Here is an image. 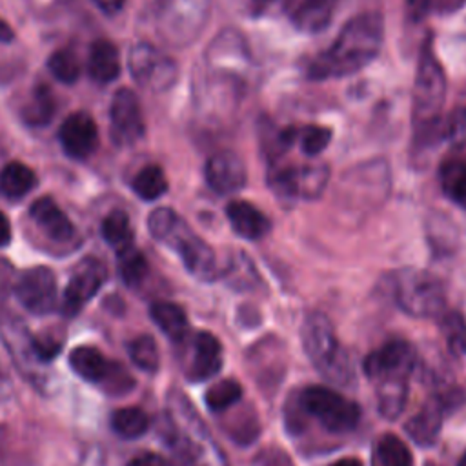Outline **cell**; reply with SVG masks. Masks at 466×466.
<instances>
[{
    "mask_svg": "<svg viewBox=\"0 0 466 466\" xmlns=\"http://www.w3.org/2000/svg\"><path fill=\"white\" fill-rule=\"evenodd\" d=\"M382 38L384 22L379 13L368 11L350 18L333 44L309 62V78H340L360 71L379 55Z\"/></svg>",
    "mask_w": 466,
    "mask_h": 466,
    "instance_id": "1",
    "label": "cell"
},
{
    "mask_svg": "<svg viewBox=\"0 0 466 466\" xmlns=\"http://www.w3.org/2000/svg\"><path fill=\"white\" fill-rule=\"evenodd\" d=\"M302 348L311 364L331 382L346 386L353 379V366L340 348L329 319L319 311L309 313L300 328Z\"/></svg>",
    "mask_w": 466,
    "mask_h": 466,
    "instance_id": "2",
    "label": "cell"
},
{
    "mask_svg": "<svg viewBox=\"0 0 466 466\" xmlns=\"http://www.w3.org/2000/svg\"><path fill=\"white\" fill-rule=\"evenodd\" d=\"M446 80L439 60L426 44L419 55V66L413 86V120L419 138H435L439 127V113L444 104Z\"/></svg>",
    "mask_w": 466,
    "mask_h": 466,
    "instance_id": "3",
    "label": "cell"
},
{
    "mask_svg": "<svg viewBox=\"0 0 466 466\" xmlns=\"http://www.w3.org/2000/svg\"><path fill=\"white\" fill-rule=\"evenodd\" d=\"M397 306L410 317L430 319L444 313L446 297L442 282L424 269H400L393 279Z\"/></svg>",
    "mask_w": 466,
    "mask_h": 466,
    "instance_id": "4",
    "label": "cell"
},
{
    "mask_svg": "<svg viewBox=\"0 0 466 466\" xmlns=\"http://www.w3.org/2000/svg\"><path fill=\"white\" fill-rule=\"evenodd\" d=\"M302 411L315 417L326 430L333 433L350 431L359 424V404L346 399L328 386H308L299 397Z\"/></svg>",
    "mask_w": 466,
    "mask_h": 466,
    "instance_id": "5",
    "label": "cell"
},
{
    "mask_svg": "<svg viewBox=\"0 0 466 466\" xmlns=\"http://www.w3.org/2000/svg\"><path fill=\"white\" fill-rule=\"evenodd\" d=\"M329 171L324 164L284 167L269 175L268 184L271 189L284 198H317L326 184Z\"/></svg>",
    "mask_w": 466,
    "mask_h": 466,
    "instance_id": "6",
    "label": "cell"
},
{
    "mask_svg": "<svg viewBox=\"0 0 466 466\" xmlns=\"http://www.w3.org/2000/svg\"><path fill=\"white\" fill-rule=\"evenodd\" d=\"M164 242H169L180 255L186 269L200 279V280H213L218 275L217 260L213 249L193 231L186 228V224L178 218L171 233L164 238Z\"/></svg>",
    "mask_w": 466,
    "mask_h": 466,
    "instance_id": "7",
    "label": "cell"
},
{
    "mask_svg": "<svg viewBox=\"0 0 466 466\" xmlns=\"http://www.w3.org/2000/svg\"><path fill=\"white\" fill-rule=\"evenodd\" d=\"M15 295L27 311L35 315L51 313L56 308L55 273L46 266L25 269L15 284Z\"/></svg>",
    "mask_w": 466,
    "mask_h": 466,
    "instance_id": "8",
    "label": "cell"
},
{
    "mask_svg": "<svg viewBox=\"0 0 466 466\" xmlns=\"http://www.w3.org/2000/svg\"><path fill=\"white\" fill-rule=\"evenodd\" d=\"M364 373L377 380L380 377H410L417 368V351L406 340H390L371 351L362 362Z\"/></svg>",
    "mask_w": 466,
    "mask_h": 466,
    "instance_id": "9",
    "label": "cell"
},
{
    "mask_svg": "<svg viewBox=\"0 0 466 466\" xmlns=\"http://www.w3.org/2000/svg\"><path fill=\"white\" fill-rule=\"evenodd\" d=\"M129 69L140 84L153 89L169 87L177 76L175 62L149 44H138L131 49Z\"/></svg>",
    "mask_w": 466,
    "mask_h": 466,
    "instance_id": "10",
    "label": "cell"
},
{
    "mask_svg": "<svg viewBox=\"0 0 466 466\" xmlns=\"http://www.w3.org/2000/svg\"><path fill=\"white\" fill-rule=\"evenodd\" d=\"M106 280V268L100 260L89 257L84 258L73 271L62 300V309L66 315H76L87 300L95 297Z\"/></svg>",
    "mask_w": 466,
    "mask_h": 466,
    "instance_id": "11",
    "label": "cell"
},
{
    "mask_svg": "<svg viewBox=\"0 0 466 466\" xmlns=\"http://www.w3.org/2000/svg\"><path fill=\"white\" fill-rule=\"evenodd\" d=\"M111 135L118 144H131L144 135V118L137 95L122 87L111 102Z\"/></svg>",
    "mask_w": 466,
    "mask_h": 466,
    "instance_id": "12",
    "label": "cell"
},
{
    "mask_svg": "<svg viewBox=\"0 0 466 466\" xmlns=\"http://www.w3.org/2000/svg\"><path fill=\"white\" fill-rule=\"evenodd\" d=\"M58 138L71 158H87L98 144L96 124L87 113H73L62 122Z\"/></svg>",
    "mask_w": 466,
    "mask_h": 466,
    "instance_id": "13",
    "label": "cell"
},
{
    "mask_svg": "<svg viewBox=\"0 0 466 466\" xmlns=\"http://www.w3.org/2000/svg\"><path fill=\"white\" fill-rule=\"evenodd\" d=\"M208 186L222 195L237 193L246 186V166L235 153H217L206 162Z\"/></svg>",
    "mask_w": 466,
    "mask_h": 466,
    "instance_id": "14",
    "label": "cell"
},
{
    "mask_svg": "<svg viewBox=\"0 0 466 466\" xmlns=\"http://www.w3.org/2000/svg\"><path fill=\"white\" fill-rule=\"evenodd\" d=\"M222 344L209 331H198L193 339V357L187 370L191 380H206L215 377L222 368Z\"/></svg>",
    "mask_w": 466,
    "mask_h": 466,
    "instance_id": "15",
    "label": "cell"
},
{
    "mask_svg": "<svg viewBox=\"0 0 466 466\" xmlns=\"http://www.w3.org/2000/svg\"><path fill=\"white\" fill-rule=\"evenodd\" d=\"M444 399L442 397H433L430 399L410 420L406 422L404 430L408 437L417 442L419 446H430L437 441V435L442 428V419H444Z\"/></svg>",
    "mask_w": 466,
    "mask_h": 466,
    "instance_id": "16",
    "label": "cell"
},
{
    "mask_svg": "<svg viewBox=\"0 0 466 466\" xmlns=\"http://www.w3.org/2000/svg\"><path fill=\"white\" fill-rule=\"evenodd\" d=\"M286 5L297 29L304 33H319L329 24L337 0H288Z\"/></svg>",
    "mask_w": 466,
    "mask_h": 466,
    "instance_id": "17",
    "label": "cell"
},
{
    "mask_svg": "<svg viewBox=\"0 0 466 466\" xmlns=\"http://www.w3.org/2000/svg\"><path fill=\"white\" fill-rule=\"evenodd\" d=\"M226 215L233 231L246 240H260L271 229L268 217L258 208L244 200H231L226 206Z\"/></svg>",
    "mask_w": 466,
    "mask_h": 466,
    "instance_id": "18",
    "label": "cell"
},
{
    "mask_svg": "<svg viewBox=\"0 0 466 466\" xmlns=\"http://www.w3.org/2000/svg\"><path fill=\"white\" fill-rule=\"evenodd\" d=\"M33 220L38 224V228L51 237L53 240L64 242L73 237V224L67 218V215L56 206V202L49 197L38 198L33 202L29 209Z\"/></svg>",
    "mask_w": 466,
    "mask_h": 466,
    "instance_id": "19",
    "label": "cell"
},
{
    "mask_svg": "<svg viewBox=\"0 0 466 466\" xmlns=\"http://www.w3.org/2000/svg\"><path fill=\"white\" fill-rule=\"evenodd\" d=\"M89 76L98 84H109L120 75V58L116 47L109 40H95L87 58Z\"/></svg>",
    "mask_w": 466,
    "mask_h": 466,
    "instance_id": "20",
    "label": "cell"
},
{
    "mask_svg": "<svg viewBox=\"0 0 466 466\" xmlns=\"http://www.w3.org/2000/svg\"><path fill=\"white\" fill-rule=\"evenodd\" d=\"M377 384V408L384 419H397L408 400L406 377H380Z\"/></svg>",
    "mask_w": 466,
    "mask_h": 466,
    "instance_id": "21",
    "label": "cell"
},
{
    "mask_svg": "<svg viewBox=\"0 0 466 466\" xmlns=\"http://www.w3.org/2000/svg\"><path fill=\"white\" fill-rule=\"evenodd\" d=\"M71 370L89 382H102L109 370L111 362L93 346H78L69 355Z\"/></svg>",
    "mask_w": 466,
    "mask_h": 466,
    "instance_id": "22",
    "label": "cell"
},
{
    "mask_svg": "<svg viewBox=\"0 0 466 466\" xmlns=\"http://www.w3.org/2000/svg\"><path fill=\"white\" fill-rule=\"evenodd\" d=\"M149 315L153 322L162 329V333L175 342H180L189 331L186 311L173 302H166V300L153 302L149 308Z\"/></svg>",
    "mask_w": 466,
    "mask_h": 466,
    "instance_id": "23",
    "label": "cell"
},
{
    "mask_svg": "<svg viewBox=\"0 0 466 466\" xmlns=\"http://www.w3.org/2000/svg\"><path fill=\"white\" fill-rule=\"evenodd\" d=\"M35 173L22 162H9L0 171V193L7 198H22L35 187Z\"/></svg>",
    "mask_w": 466,
    "mask_h": 466,
    "instance_id": "24",
    "label": "cell"
},
{
    "mask_svg": "<svg viewBox=\"0 0 466 466\" xmlns=\"http://www.w3.org/2000/svg\"><path fill=\"white\" fill-rule=\"evenodd\" d=\"M439 180L444 195L466 208V162L461 158L444 160L439 169Z\"/></svg>",
    "mask_w": 466,
    "mask_h": 466,
    "instance_id": "25",
    "label": "cell"
},
{
    "mask_svg": "<svg viewBox=\"0 0 466 466\" xmlns=\"http://www.w3.org/2000/svg\"><path fill=\"white\" fill-rule=\"evenodd\" d=\"M371 466H413V455L404 441L388 433L377 442Z\"/></svg>",
    "mask_w": 466,
    "mask_h": 466,
    "instance_id": "26",
    "label": "cell"
},
{
    "mask_svg": "<svg viewBox=\"0 0 466 466\" xmlns=\"http://www.w3.org/2000/svg\"><path fill=\"white\" fill-rule=\"evenodd\" d=\"M102 235L116 253H124L133 248V229L127 215L120 209H113L106 215L102 222Z\"/></svg>",
    "mask_w": 466,
    "mask_h": 466,
    "instance_id": "27",
    "label": "cell"
},
{
    "mask_svg": "<svg viewBox=\"0 0 466 466\" xmlns=\"http://www.w3.org/2000/svg\"><path fill=\"white\" fill-rule=\"evenodd\" d=\"M111 428L122 439H138L149 428V417L137 406L120 408L111 415Z\"/></svg>",
    "mask_w": 466,
    "mask_h": 466,
    "instance_id": "28",
    "label": "cell"
},
{
    "mask_svg": "<svg viewBox=\"0 0 466 466\" xmlns=\"http://www.w3.org/2000/svg\"><path fill=\"white\" fill-rule=\"evenodd\" d=\"M441 331L450 351L462 359L466 357V319L459 311H444L441 315Z\"/></svg>",
    "mask_w": 466,
    "mask_h": 466,
    "instance_id": "29",
    "label": "cell"
},
{
    "mask_svg": "<svg viewBox=\"0 0 466 466\" xmlns=\"http://www.w3.org/2000/svg\"><path fill=\"white\" fill-rule=\"evenodd\" d=\"M55 113V96L47 86H38L24 107V120L31 126H44Z\"/></svg>",
    "mask_w": 466,
    "mask_h": 466,
    "instance_id": "30",
    "label": "cell"
},
{
    "mask_svg": "<svg viewBox=\"0 0 466 466\" xmlns=\"http://www.w3.org/2000/svg\"><path fill=\"white\" fill-rule=\"evenodd\" d=\"M167 189V180L158 166L142 167L133 178V191L144 200H155Z\"/></svg>",
    "mask_w": 466,
    "mask_h": 466,
    "instance_id": "31",
    "label": "cell"
},
{
    "mask_svg": "<svg viewBox=\"0 0 466 466\" xmlns=\"http://www.w3.org/2000/svg\"><path fill=\"white\" fill-rule=\"evenodd\" d=\"M242 397V386L233 379H224L209 386V390L204 395L206 406L211 411H222L229 406H233Z\"/></svg>",
    "mask_w": 466,
    "mask_h": 466,
    "instance_id": "32",
    "label": "cell"
},
{
    "mask_svg": "<svg viewBox=\"0 0 466 466\" xmlns=\"http://www.w3.org/2000/svg\"><path fill=\"white\" fill-rule=\"evenodd\" d=\"M129 357L135 366L144 371H157L160 364V355L157 342L151 335H140L129 342Z\"/></svg>",
    "mask_w": 466,
    "mask_h": 466,
    "instance_id": "33",
    "label": "cell"
},
{
    "mask_svg": "<svg viewBox=\"0 0 466 466\" xmlns=\"http://www.w3.org/2000/svg\"><path fill=\"white\" fill-rule=\"evenodd\" d=\"M47 67L51 71V75L64 82V84H73L78 75H80V64H78V58L75 56L73 51L69 49H60V51H55L51 56H49V62H47Z\"/></svg>",
    "mask_w": 466,
    "mask_h": 466,
    "instance_id": "34",
    "label": "cell"
},
{
    "mask_svg": "<svg viewBox=\"0 0 466 466\" xmlns=\"http://www.w3.org/2000/svg\"><path fill=\"white\" fill-rule=\"evenodd\" d=\"M118 257H120V275L124 282L129 286H137L147 273V260L135 248H129L127 251L118 253Z\"/></svg>",
    "mask_w": 466,
    "mask_h": 466,
    "instance_id": "35",
    "label": "cell"
},
{
    "mask_svg": "<svg viewBox=\"0 0 466 466\" xmlns=\"http://www.w3.org/2000/svg\"><path fill=\"white\" fill-rule=\"evenodd\" d=\"M329 140H331V131L322 126H306L299 137L300 149L309 157L324 151L328 147Z\"/></svg>",
    "mask_w": 466,
    "mask_h": 466,
    "instance_id": "36",
    "label": "cell"
},
{
    "mask_svg": "<svg viewBox=\"0 0 466 466\" xmlns=\"http://www.w3.org/2000/svg\"><path fill=\"white\" fill-rule=\"evenodd\" d=\"M177 222H178V217L171 208H157L147 218L149 231L158 240H164L171 233Z\"/></svg>",
    "mask_w": 466,
    "mask_h": 466,
    "instance_id": "37",
    "label": "cell"
},
{
    "mask_svg": "<svg viewBox=\"0 0 466 466\" xmlns=\"http://www.w3.org/2000/svg\"><path fill=\"white\" fill-rule=\"evenodd\" d=\"M229 275H231V280H233V286L238 288V289H244V288H249L253 286V280L257 277L251 262L244 257V253H238L235 258H233V264L229 268Z\"/></svg>",
    "mask_w": 466,
    "mask_h": 466,
    "instance_id": "38",
    "label": "cell"
},
{
    "mask_svg": "<svg viewBox=\"0 0 466 466\" xmlns=\"http://www.w3.org/2000/svg\"><path fill=\"white\" fill-rule=\"evenodd\" d=\"M127 466H166V461L157 453H142L131 459Z\"/></svg>",
    "mask_w": 466,
    "mask_h": 466,
    "instance_id": "39",
    "label": "cell"
},
{
    "mask_svg": "<svg viewBox=\"0 0 466 466\" xmlns=\"http://www.w3.org/2000/svg\"><path fill=\"white\" fill-rule=\"evenodd\" d=\"M11 240V224L9 218L0 211V246H7Z\"/></svg>",
    "mask_w": 466,
    "mask_h": 466,
    "instance_id": "40",
    "label": "cell"
},
{
    "mask_svg": "<svg viewBox=\"0 0 466 466\" xmlns=\"http://www.w3.org/2000/svg\"><path fill=\"white\" fill-rule=\"evenodd\" d=\"M95 2L107 15L118 13L122 9V5H124V0H95Z\"/></svg>",
    "mask_w": 466,
    "mask_h": 466,
    "instance_id": "41",
    "label": "cell"
},
{
    "mask_svg": "<svg viewBox=\"0 0 466 466\" xmlns=\"http://www.w3.org/2000/svg\"><path fill=\"white\" fill-rule=\"evenodd\" d=\"M15 38L13 29L9 27V24L5 20L0 18V42H11Z\"/></svg>",
    "mask_w": 466,
    "mask_h": 466,
    "instance_id": "42",
    "label": "cell"
},
{
    "mask_svg": "<svg viewBox=\"0 0 466 466\" xmlns=\"http://www.w3.org/2000/svg\"><path fill=\"white\" fill-rule=\"evenodd\" d=\"M331 466H362V462L359 459H353V457H346V459H340L337 462H333Z\"/></svg>",
    "mask_w": 466,
    "mask_h": 466,
    "instance_id": "43",
    "label": "cell"
},
{
    "mask_svg": "<svg viewBox=\"0 0 466 466\" xmlns=\"http://www.w3.org/2000/svg\"><path fill=\"white\" fill-rule=\"evenodd\" d=\"M457 466H466V451L462 453V457L459 459V464Z\"/></svg>",
    "mask_w": 466,
    "mask_h": 466,
    "instance_id": "44",
    "label": "cell"
},
{
    "mask_svg": "<svg viewBox=\"0 0 466 466\" xmlns=\"http://www.w3.org/2000/svg\"><path fill=\"white\" fill-rule=\"evenodd\" d=\"M257 2H260V4H266V2H271V0H257Z\"/></svg>",
    "mask_w": 466,
    "mask_h": 466,
    "instance_id": "45",
    "label": "cell"
}]
</instances>
